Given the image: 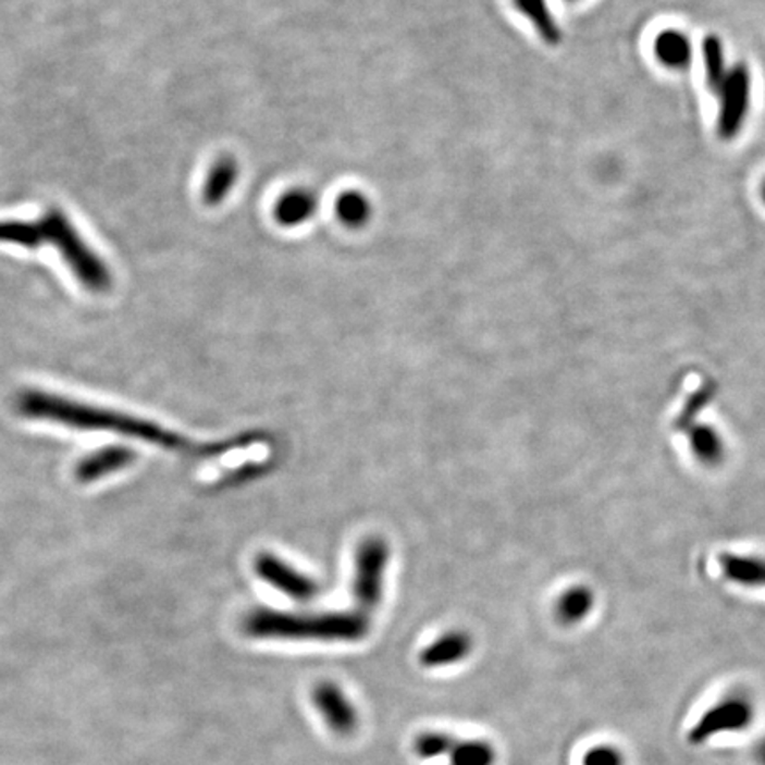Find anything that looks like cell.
<instances>
[{
  "instance_id": "cell-1",
  "label": "cell",
  "mask_w": 765,
  "mask_h": 765,
  "mask_svg": "<svg viewBox=\"0 0 765 765\" xmlns=\"http://www.w3.org/2000/svg\"><path fill=\"white\" fill-rule=\"evenodd\" d=\"M18 414L27 419L48 420L58 422L66 428L84 429V431H110L124 436L138 437L143 442L160 445L169 451L185 452L194 457L224 456L225 452L247 447L254 443L252 437H238L234 442L214 443V445H196L186 437L169 433L160 425L134 419L129 415L109 411V409L92 408L81 405L75 400L62 399L61 395L48 394L41 391H25L16 400Z\"/></svg>"
},
{
  "instance_id": "cell-2",
  "label": "cell",
  "mask_w": 765,
  "mask_h": 765,
  "mask_svg": "<svg viewBox=\"0 0 765 765\" xmlns=\"http://www.w3.org/2000/svg\"><path fill=\"white\" fill-rule=\"evenodd\" d=\"M243 631L252 638L271 640H318V642H358L371 631V618L357 612L330 614H285L257 608L243 620Z\"/></svg>"
},
{
  "instance_id": "cell-3",
  "label": "cell",
  "mask_w": 765,
  "mask_h": 765,
  "mask_svg": "<svg viewBox=\"0 0 765 765\" xmlns=\"http://www.w3.org/2000/svg\"><path fill=\"white\" fill-rule=\"evenodd\" d=\"M44 245L58 248L67 268L90 293H106L112 285L109 267L82 238L66 213L59 208H48L38 220Z\"/></svg>"
},
{
  "instance_id": "cell-4",
  "label": "cell",
  "mask_w": 765,
  "mask_h": 765,
  "mask_svg": "<svg viewBox=\"0 0 765 765\" xmlns=\"http://www.w3.org/2000/svg\"><path fill=\"white\" fill-rule=\"evenodd\" d=\"M718 135L723 140H733L747 123L751 106V72L744 62L728 67L718 89Z\"/></svg>"
},
{
  "instance_id": "cell-5",
  "label": "cell",
  "mask_w": 765,
  "mask_h": 765,
  "mask_svg": "<svg viewBox=\"0 0 765 765\" xmlns=\"http://www.w3.org/2000/svg\"><path fill=\"white\" fill-rule=\"evenodd\" d=\"M388 546L381 539H367L357 553V570L353 581V592L361 612H372L380 604L385 587Z\"/></svg>"
},
{
  "instance_id": "cell-6",
  "label": "cell",
  "mask_w": 765,
  "mask_h": 765,
  "mask_svg": "<svg viewBox=\"0 0 765 765\" xmlns=\"http://www.w3.org/2000/svg\"><path fill=\"white\" fill-rule=\"evenodd\" d=\"M753 714L755 711L747 696H728L708 708L707 713L696 721L688 733V741L694 747H700L718 733L744 730L750 727Z\"/></svg>"
},
{
  "instance_id": "cell-7",
  "label": "cell",
  "mask_w": 765,
  "mask_h": 765,
  "mask_svg": "<svg viewBox=\"0 0 765 765\" xmlns=\"http://www.w3.org/2000/svg\"><path fill=\"white\" fill-rule=\"evenodd\" d=\"M257 575L261 576L262 580L281 590L282 594L287 595L289 600L298 601V603H309L316 600L321 585L314 578L304 575L300 570L289 566L287 562L276 558L275 555H261L256 560Z\"/></svg>"
},
{
  "instance_id": "cell-8",
  "label": "cell",
  "mask_w": 765,
  "mask_h": 765,
  "mask_svg": "<svg viewBox=\"0 0 765 765\" xmlns=\"http://www.w3.org/2000/svg\"><path fill=\"white\" fill-rule=\"evenodd\" d=\"M312 700L318 713L323 716L324 723L332 728L333 732L338 736H351L357 732L358 723H360L357 707L335 682H329V680L319 682L312 693Z\"/></svg>"
},
{
  "instance_id": "cell-9",
  "label": "cell",
  "mask_w": 765,
  "mask_h": 765,
  "mask_svg": "<svg viewBox=\"0 0 765 765\" xmlns=\"http://www.w3.org/2000/svg\"><path fill=\"white\" fill-rule=\"evenodd\" d=\"M135 457H137L135 456V451L121 447V445L100 448V451L92 452L90 456L84 457L78 462L75 471L76 479L84 482V484H89V482L103 479L110 473L123 470V468L135 461Z\"/></svg>"
},
{
  "instance_id": "cell-10",
  "label": "cell",
  "mask_w": 765,
  "mask_h": 765,
  "mask_svg": "<svg viewBox=\"0 0 765 765\" xmlns=\"http://www.w3.org/2000/svg\"><path fill=\"white\" fill-rule=\"evenodd\" d=\"M473 640L470 634L462 631L445 632L443 637L434 640L431 645L420 652V665L423 668H443L456 665L459 661L470 656Z\"/></svg>"
},
{
  "instance_id": "cell-11",
  "label": "cell",
  "mask_w": 765,
  "mask_h": 765,
  "mask_svg": "<svg viewBox=\"0 0 765 765\" xmlns=\"http://www.w3.org/2000/svg\"><path fill=\"white\" fill-rule=\"evenodd\" d=\"M719 569L727 580L742 587L765 589L764 556L733 555L725 553L719 556Z\"/></svg>"
},
{
  "instance_id": "cell-12",
  "label": "cell",
  "mask_w": 765,
  "mask_h": 765,
  "mask_svg": "<svg viewBox=\"0 0 765 765\" xmlns=\"http://www.w3.org/2000/svg\"><path fill=\"white\" fill-rule=\"evenodd\" d=\"M657 61L670 70H684L690 66L693 47L684 33L677 29L663 30L654 41Z\"/></svg>"
},
{
  "instance_id": "cell-13",
  "label": "cell",
  "mask_w": 765,
  "mask_h": 765,
  "mask_svg": "<svg viewBox=\"0 0 765 765\" xmlns=\"http://www.w3.org/2000/svg\"><path fill=\"white\" fill-rule=\"evenodd\" d=\"M684 433L688 434L691 452L700 462L716 466L725 459V442L716 429L707 423L694 422Z\"/></svg>"
},
{
  "instance_id": "cell-14",
  "label": "cell",
  "mask_w": 765,
  "mask_h": 765,
  "mask_svg": "<svg viewBox=\"0 0 765 765\" xmlns=\"http://www.w3.org/2000/svg\"><path fill=\"white\" fill-rule=\"evenodd\" d=\"M236 177H238V165L233 158L224 157L220 158L219 162H214L206 176L205 190H202L206 205H222L229 192L233 190Z\"/></svg>"
},
{
  "instance_id": "cell-15",
  "label": "cell",
  "mask_w": 765,
  "mask_h": 765,
  "mask_svg": "<svg viewBox=\"0 0 765 765\" xmlns=\"http://www.w3.org/2000/svg\"><path fill=\"white\" fill-rule=\"evenodd\" d=\"M594 601V594L589 587H572L558 600L556 617L560 618V622L569 626L578 624L592 612Z\"/></svg>"
},
{
  "instance_id": "cell-16",
  "label": "cell",
  "mask_w": 765,
  "mask_h": 765,
  "mask_svg": "<svg viewBox=\"0 0 765 765\" xmlns=\"http://www.w3.org/2000/svg\"><path fill=\"white\" fill-rule=\"evenodd\" d=\"M0 243H10V245H18V247L36 250V248L44 245L38 220L36 222L0 220Z\"/></svg>"
},
{
  "instance_id": "cell-17",
  "label": "cell",
  "mask_w": 765,
  "mask_h": 765,
  "mask_svg": "<svg viewBox=\"0 0 765 765\" xmlns=\"http://www.w3.org/2000/svg\"><path fill=\"white\" fill-rule=\"evenodd\" d=\"M702 59H704L707 86L716 90L728 72L725 47H723L721 39L718 36H707L704 39V44H702Z\"/></svg>"
},
{
  "instance_id": "cell-18",
  "label": "cell",
  "mask_w": 765,
  "mask_h": 765,
  "mask_svg": "<svg viewBox=\"0 0 765 765\" xmlns=\"http://www.w3.org/2000/svg\"><path fill=\"white\" fill-rule=\"evenodd\" d=\"M496 751L485 741L456 742L451 751L452 765H495Z\"/></svg>"
},
{
  "instance_id": "cell-19",
  "label": "cell",
  "mask_w": 765,
  "mask_h": 765,
  "mask_svg": "<svg viewBox=\"0 0 765 765\" xmlns=\"http://www.w3.org/2000/svg\"><path fill=\"white\" fill-rule=\"evenodd\" d=\"M516 2L525 15L530 16L533 24L538 25L542 38L550 44H556L560 39V30H558V25L555 24L552 13L547 10L546 0H516Z\"/></svg>"
},
{
  "instance_id": "cell-20",
  "label": "cell",
  "mask_w": 765,
  "mask_h": 765,
  "mask_svg": "<svg viewBox=\"0 0 765 765\" xmlns=\"http://www.w3.org/2000/svg\"><path fill=\"white\" fill-rule=\"evenodd\" d=\"M312 211H314V199L305 192H295L291 196H285L276 208V214L282 224H296V222L300 224Z\"/></svg>"
},
{
  "instance_id": "cell-21",
  "label": "cell",
  "mask_w": 765,
  "mask_h": 765,
  "mask_svg": "<svg viewBox=\"0 0 765 765\" xmlns=\"http://www.w3.org/2000/svg\"><path fill=\"white\" fill-rule=\"evenodd\" d=\"M456 739L451 733L428 732L422 733L415 742V751L422 758H437V756L451 755V751L456 747Z\"/></svg>"
},
{
  "instance_id": "cell-22",
  "label": "cell",
  "mask_w": 765,
  "mask_h": 765,
  "mask_svg": "<svg viewBox=\"0 0 765 765\" xmlns=\"http://www.w3.org/2000/svg\"><path fill=\"white\" fill-rule=\"evenodd\" d=\"M337 213L346 224L360 225L369 219L371 206L367 202L366 197L360 196L358 192H349L338 197Z\"/></svg>"
},
{
  "instance_id": "cell-23",
  "label": "cell",
  "mask_w": 765,
  "mask_h": 765,
  "mask_svg": "<svg viewBox=\"0 0 765 765\" xmlns=\"http://www.w3.org/2000/svg\"><path fill=\"white\" fill-rule=\"evenodd\" d=\"M714 391H716V386H714L713 383H707V385L702 386L700 391L691 395L684 408L680 411L679 417H677V431H682V433H684L686 429L690 428L691 423H694V419H696V415L700 414V409L707 406L711 399H713Z\"/></svg>"
},
{
  "instance_id": "cell-24",
  "label": "cell",
  "mask_w": 765,
  "mask_h": 765,
  "mask_svg": "<svg viewBox=\"0 0 765 765\" xmlns=\"http://www.w3.org/2000/svg\"><path fill=\"white\" fill-rule=\"evenodd\" d=\"M583 765H624V756L614 747H595L589 750Z\"/></svg>"
},
{
  "instance_id": "cell-25",
  "label": "cell",
  "mask_w": 765,
  "mask_h": 765,
  "mask_svg": "<svg viewBox=\"0 0 765 765\" xmlns=\"http://www.w3.org/2000/svg\"><path fill=\"white\" fill-rule=\"evenodd\" d=\"M753 755H755V761L758 762V764L765 765V739H762V741L756 744Z\"/></svg>"
},
{
  "instance_id": "cell-26",
  "label": "cell",
  "mask_w": 765,
  "mask_h": 765,
  "mask_svg": "<svg viewBox=\"0 0 765 765\" xmlns=\"http://www.w3.org/2000/svg\"><path fill=\"white\" fill-rule=\"evenodd\" d=\"M762 199H764V202H765V181H764V185H762Z\"/></svg>"
}]
</instances>
